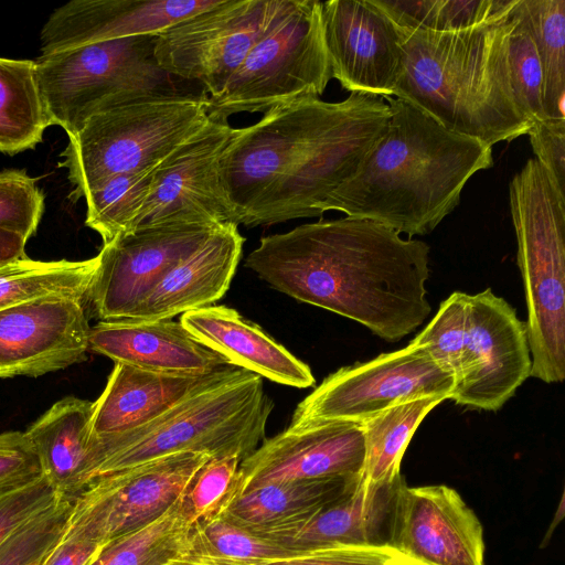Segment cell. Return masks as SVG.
<instances>
[{
  "mask_svg": "<svg viewBox=\"0 0 565 565\" xmlns=\"http://www.w3.org/2000/svg\"><path fill=\"white\" fill-rule=\"evenodd\" d=\"M390 118L382 96L302 97L234 128L220 160L237 225L321 216L320 205L359 170Z\"/></svg>",
  "mask_w": 565,
  "mask_h": 565,
  "instance_id": "1",
  "label": "cell"
},
{
  "mask_svg": "<svg viewBox=\"0 0 565 565\" xmlns=\"http://www.w3.org/2000/svg\"><path fill=\"white\" fill-rule=\"evenodd\" d=\"M429 252L420 239L345 216L262 237L245 266L277 291L396 342L431 311Z\"/></svg>",
  "mask_w": 565,
  "mask_h": 565,
  "instance_id": "2",
  "label": "cell"
},
{
  "mask_svg": "<svg viewBox=\"0 0 565 565\" xmlns=\"http://www.w3.org/2000/svg\"><path fill=\"white\" fill-rule=\"evenodd\" d=\"M383 98L390 118L382 135L319 212L340 211L408 238L426 235L459 204L468 180L493 166L492 148L446 129L401 98Z\"/></svg>",
  "mask_w": 565,
  "mask_h": 565,
  "instance_id": "3",
  "label": "cell"
},
{
  "mask_svg": "<svg viewBox=\"0 0 565 565\" xmlns=\"http://www.w3.org/2000/svg\"><path fill=\"white\" fill-rule=\"evenodd\" d=\"M516 20L513 7L462 31L401 29L403 57L393 96L491 148L526 135L531 124L515 99L508 63Z\"/></svg>",
  "mask_w": 565,
  "mask_h": 565,
  "instance_id": "4",
  "label": "cell"
},
{
  "mask_svg": "<svg viewBox=\"0 0 565 565\" xmlns=\"http://www.w3.org/2000/svg\"><path fill=\"white\" fill-rule=\"evenodd\" d=\"M273 408L263 377L232 366L150 423L125 434L95 437L90 482L181 452L234 456L242 461L264 440Z\"/></svg>",
  "mask_w": 565,
  "mask_h": 565,
  "instance_id": "5",
  "label": "cell"
},
{
  "mask_svg": "<svg viewBox=\"0 0 565 565\" xmlns=\"http://www.w3.org/2000/svg\"><path fill=\"white\" fill-rule=\"evenodd\" d=\"M527 310L531 376L565 379V195L546 169L529 159L509 185Z\"/></svg>",
  "mask_w": 565,
  "mask_h": 565,
  "instance_id": "6",
  "label": "cell"
},
{
  "mask_svg": "<svg viewBox=\"0 0 565 565\" xmlns=\"http://www.w3.org/2000/svg\"><path fill=\"white\" fill-rule=\"evenodd\" d=\"M209 120L202 93L136 98L92 116L61 153L58 163L78 200L104 180L156 167Z\"/></svg>",
  "mask_w": 565,
  "mask_h": 565,
  "instance_id": "7",
  "label": "cell"
},
{
  "mask_svg": "<svg viewBox=\"0 0 565 565\" xmlns=\"http://www.w3.org/2000/svg\"><path fill=\"white\" fill-rule=\"evenodd\" d=\"M156 40L154 34L121 38L34 60L50 125L73 138L100 111L145 96L190 93L158 65Z\"/></svg>",
  "mask_w": 565,
  "mask_h": 565,
  "instance_id": "8",
  "label": "cell"
},
{
  "mask_svg": "<svg viewBox=\"0 0 565 565\" xmlns=\"http://www.w3.org/2000/svg\"><path fill=\"white\" fill-rule=\"evenodd\" d=\"M318 0L291 10L249 51L223 92L209 98V116L265 114L302 97H319L332 78Z\"/></svg>",
  "mask_w": 565,
  "mask_h": 565,
  "instance_id": "9",
  "label": "cell"
},
{
  "mask_svg": "<svg viewBox=\"0 0 565 565\" xmlns=\"http://www.w3.org/2000/svg\"><path fill=\"white\" fill-rule=\"evenodd\" d=\"M454 375L423 344L382 353L328 375L296 407L289 427L324 423L362 424L387 408L426 396L450 399Z\"/></svg>",
  "mask_w": 565,
  "mask_h": 565,
  "instance_id": "10",
  "label": "cell"
},
{
  "mask_svg": "<svg viewBox=\"0 0 565 565\" xmlns=\"http://www.w3.org/2000/svg\"><path fill=\"white\" fill-rule=\"evenodd\" d=\"M296 0H220L157 34L154 57L171 76L218 96L254 45Z\"/></svg>",
  "mask_w": 565,
  "mask_h": 565,
  "instance_id": "11",
  "label": "cell"
},
{
  "mask_svg": "<svg viewBox=\"0 0 565 565\" xmlns=\"http://www.w3.org/2000/svg\"><path fill=\"white\" fill-rule=\"evenodd\" d=\"M211 458L181 452L92 481L72 499L63 537L107 544L149 524L185 495Z\"/></svg>",
  "mask_w": 565,
  "mask_h": 565,
  "instance_id": "12",
  "label": "cell"
},
{
  "mask_svg": "<svg viewBox=\"0 0 565 565\" xmlns=\"http://www.w3.org/2000/svg\"><path fill=\"white\" fill-rule=\"evenodd\" d=\"M218 226L163 223L135 228L103 245L86 297L95 315L100 321L131 318L166 275Z\"/></svg>",
  "mask_w": 565,
  "mask_h": 565,
  "instance_id": "13",
  "label": "cell"
},
{
  "mask_svg": "<svg viewBox=\"0 0 565 565\" xmlns=\"http://www.w3.org/2000/svg\"><path fill=\"white\" fill-rule=\"evenodd\" d=\"M525 322L490 288L467 296L460 375L450 399L461 406L499 411L531 376Z\"/></svg>",
  "mask_w": 565,
  "mask_h": 565,
  "instance_id": "14",
  "label": "cell"
},
{
  "mask_svg": "<svg viewBox=\"0 0 565 565\" xmlns=\"http://www.w3.org/2000/svg\"><path fill=\"white\" fill-rule=\"evenodd\" d=\"M233 132L227 120L209 116L200 130L158 163L130 231L163 223L237 225L220 175V160Z\"/></svg>",
  "mask_w": 565,
  "mask_h": 565,
  "instance_id": "15",
  "label": "cell"
},
{
  "mask_svg": "<svg viewBox=\"0 0 565 565\" xmlns=\"http://www.w3.org/2000/svg\"><path fill=\"white\" fill-rule=\"evenodd\" d=\"M320 18L332 78L350 93L393 96L401 28L373 0L321 1Z\"/></svg>",
  "mask_w": 565,
  "mask_h": 565,
  "instance_id": "16",
  "label": "cell"
},
{
  "mask_svg": "<svg viewBox=\"0 0 565 565\" xmlns=\"http://www.w3.org/2000/svg\"><path fill=\"white\" fill-rule=\"evenodd\" d=\"M364 459L365 436L361 424L288 426L241 461L226 504L245 491L265 484L362 476Z\"/></svg>",
  "mask_w": 565,
  "mask_h": 565,
  "instance_id": "17",
  "label": "cell"
},
{
  "mask_svg": "<svg viewBox=\"0 0 565 565\" xmlns=\"http://www.w3.org/2000/svg\"><path fill=\"white\" fill-rule=\"evenodd\" d=\"M83 300L50 297L0 310V379L38 377L86 359Z\"/></svg>",
  "mask_w": 565,
  "mask_h": 565,
  "instance_id": "18",
  "label": "cell"
},
{
  "mask_svg": "<svg viewBox=\"0 0 565 565\" xmlns=\"http://www.w3.org/2000/svg\"><path fill=\"white\" fill-rule=\"evenodd\" d=\"M392 547L429 565H484L482 525L452 488H399Z\"/></svg>",
  "mask_w": 565,
  "mask_h": 565,
  "instance_id": "19",
  "label": "cell"
},
{
  "mask_svg": "<svg viewBox=\"0 0 565 565\" xmlns=\"http://www.w3.org/2000/svg\"><path fill=\"white\" fill-rule=\"evenodd\" d=\"M218 1L73 0L55 9L44 23L41 55L121 38L157 35Z\"/></svg>",
  "mask_w": 565,
  "mask_h": 565,
  "instance_id": "20",
  "label": "cell"
},
{
  "mask_svg": "<svg viewBox=\"0 0 565 565\" xmlns=\"http://www.w3.org/2000/svg\"><path fill=\"white\" fill-rule=\"evenodd\" d=\"M88 351L161 373L205 375L232 365L172 319L99 321L90 327Z\"/></svg>",
  "mask_w": 565,
  "mask_h": 565,
  "instance_id": "21",
  "label": "cell"
},
{
  "mask_svg": "<svg viewBox=\"0 0 565 565\" xmlns=\"http://www.w3.org/2000/svg\"><path fill=\"white\" fill-rule=\"evenodd\" d=\"M244 241L235 224L215 228L201 246L166 275L129 319H172L212 306L231 285Z\"/></svg>",
  "mask_w": 565,
  "mask_h": 565,
  "instance_id": "22",
  "label": "cell"
},
{
  "mask_svg": "<svg viewBox=\"0 0 565 565\" xmlns=\"http://www.w3.org/2000/svg\"><path fill=\"white\" fill-rule=\"evenodd\" d=\"M180 322L199 342L234 366L292 387L306 388L316 383L306 363L232 308H199L184 312Z\"/></svg>",
  "mask_w": 565,
  "mask_h": 565,
  "instance_id": "23",
  "label": "cell"
},
{
  "mask_svg": "<svg viewBox=\"0 0 565 565\" xmlns=\"http://www.w3.org/2000/svg\"><path fill=\"white\" fill-rule=\"evenodd\" d=\"M232 366L212 374L186 375L115 363L103 393L94 402L92 435L105 438L139 428Z\"/></svg>",
  "mask_w": 565,
  "mask_h": 565,
  "instance_id": "24",
  "label": "cell"
},
{
  "mask_svg": "<svg viewBox=\"0 0 565 565\" xmlns=\"http://www.w3.org/2000/svg\"><path fill=\"white\" fill-rule=\"evenodd\" d=\"M405 481H361L313 515L285 544L296 550L392 547L398 492ZM393 548V547H392Z\"/></svg>",
  "mask_w": 565,
  "mask_h": 565,
  "instance_id": "25",
  "label": "cell"
},
{
  "mask_svg": "<svg viewBox=\"0 0 565 565\" xmlns=\"http://www.w3.org/2000/svg\"><path fill=\"white\" fill-rule=\"evenodd\" d=\"M361 479L362 476H343L252 488L231 500L220 515L285 544L313 515L344 495Z\"/></svg>",
  "mask_w": 565,
  "mask_h": 565,
  "instance_id": "26",
  "label": "cell"
},
{
  "mask_svg": "<svg viewBox=\"0 0 565 565\" xmlns=\"http://www.w3.org/2000/svg\"><path fill=\"white\" fill-rule=\"evenodd\" d=\"M94 402L66 396L53 404L25 433L43 476L62 498L74 499L90 482L96 439L90 431Z\"/></svg>",
  "mask_w": 565,
  "mask_h": 565,
  "instance_id": "27",
  "label": "cell"
},
{
  "mask_svg": "<svg viewBox=\"0 0 565 565\" xmlns=\"http://www.w3.org/2000/svg\"><path fill=\"white\" fill-rule=\"evenodd\" d=\"M49 126L35 62L0 57V152L35 148Z\"/></svg>",
  "mask_w": 565,
  "mask_h": 565,
  "instance_id": "28",
  "label": "cell"
},
{
  "mask_svg": "<svg viewBox=\"0 0 565 565\" xmlns=\"http://www.w3.org/2000/svg\"><path fill=\"white\" fill-rule=\"evenodd\" d=\"M98 256L85 260H35L28 256L0 264V310L50 297H87Z\"/></svg>",
  "mask_w": 565,
  "mask_h": 565,
  "instance_id": "29",
  "label": "cell"
},
{
  "mask_svg": "<svg viewBox=\"0 0 565 565\" xmlns=\"http://www.w3.org/2000/svg\"><path fill=\"white\" fill-rule=\"evenodd\" d=\"M184 497L149 524L108 542L88 565H172L189 558L193 523Z\"/></svg>",
  "mask_w": 565,
  "mask_h": 565,
  "instance_id": "30",
  "label": "cell"
},
{
  "mask_svg": "<svg viewBox=\"0 0 565 565\" xmlns=\"http://www.w3.org/2000/svg\"><path fill=\"white\" fill-rule=\"evenodd\" d=\"M444 401L439 396L407 401L362 423L365 436L362 480L382 483L398 479L401 461L413 435L427 414Z\"/></svg>",
  "mask_w": 565,
  "mask_h": 565,
  "instance_id": "31",
  "label": "cell"
},
{
  "mask_svg": "<svg viewBox=\"0 0 565 565\" xmlns=\"http://www.w3.org/2000/svg\"><path fill=\"white\" fill-rule=\"evenodd\" d=\"M543 71L547 118L565 119V0H519Z\"/></svg>",
  "mask_w": 565,
  "mask_h": 565,
  "instance_id": "32",
  "label": "cell"
},
{
  "mask_svg": "<svg viewBox=\"0 0 565 565\" xmlns=\"http://www.w3.org/2000/svg\"><path fill=\"white\" fill-rule=\"evenodd\" d=\"M518 0H373L402 30L456 32L509 13Z\"/></svg>",
  "mask_w": 565,
  "mask_h": 565,
  "instance_id": "33",
  "label": "cell"
},
{
  "mask_svg": "<svg viewBox=\"0 0 565 565\" xmlns=\"http://www.w3.org/2000/svg\"><path fill=\"white\" fill-rule=\"evenodd\" d=\"M156 167L113 175L85 194V224L100 235L104 245L131 230Z\"/></svg>",
  "mask_w": 565,
  "mask_h": 565,
  "instance_id": "34",
  "label": "cell"
},
{
  "mask_svg": "<svg viewBox=\"0 0 565 565\" xmlns=\"http://www.w3.org/2000/svg\"><path fill=\"white\" fill-rule=\"evenodd\" d=\"M301 551L258 535L222 515L193 525L191 556L249 563L289 557Z\"/></svg>",
  "mask_w": 565,
  "mask_h": 565,
  "instance_id": "35",
  "label": "cell"
},
{
  "mask_svg": "<svg viewBox=\"0 0 565 565\" xmlns=\"http://www.w3.org/2000/svg\"><path fill=\"white\" fill-rule=\"evenodd\" d=\"M72 499L61 498L0 544V565H41L63 537Z\"/></svg>",
  "mask_w": 565,
  "mask_h": 565,
  "instance_id": "36",
  "label": "cell"
},
{
  "mask_svg": "<svg viewBox=\"0 0 565 565\" xmlns=\"http://www.w3.org/2000/svg\"><path fill=\"white\" fill-rule=\"evenodd\" d=\"M514 12L518 20L508 43L510 79L515 99L531 124L547 118L543 107V71L531 31L518 2Z\"/></svg>",
  "mask_w": 565,
  "mask_h": 565,
  "instance_id": "37",
  "label": "cell"
},
{
  "mask_svg": "<svg viewBox=\"0 0 565 565\" xmlns=\"http://www.w3.org/2000/svg\"><path fill=\"white\" fill-rule=\"evenodd\" d=\"M467 296L461 291L452 292L445 299L430 322L413 340L423 344L434 360L455 381L460 375L461 356L466 339Z\"/></svg>",
  "mask_w": 565,
  "mask_h": 565,
  "instance_id": "38",
  "label": "cell"
},
{
  "mask_svg": "<svg viewBox=\"0 0 565 565\" xmlns=\"http://www.w3.org/2000/svg\"><path fill=\"white\" fill-rule=\"evenodd\" d=\"M44 212V194L24 170L0 172V230L26 241L34 235Z\"/></svg>",
  "mask_w": 565,
  "mask_h": 565,
  "instance_id": "39",
  "label": "cell"
},
{
  "mask_svg": "<svg viewBox=\"0 0 565 565\" xmlns=\"http://www.w3.org/2000/svg\"><path fill=\"white\" fill-rule=\"evenodd\" d=\"M241 460L211 458L196 473L184 500L193 525L221 514L234 488Z\"/></svg>",
  "mask_w": 565,
  "mask_h": 565,
  "instance_id": "40",
  "label": "cell"
},
{
  "mask_svg": "<svg viewBox=\"0 0 565 565\" xmlns=\"http://www.w3.org/2000/svg\"><path fill=\"white\" fill-rule=\"evenodd\" d=\"M396 552L392 547L333 546L302 550L289 557L249 563L193 557L206 565H384Z\"/></svg>",
  "mask_w": 565,
  "mask_h": 565,
  "instance_id": "41",
  "label": "cell"
},
{
  "mask_svg": "<svg viewBox=\"0 0 565 565\" xmlns=\"http://www.w3.org/2000/svg\"><path fill=\"white\" fill-rule=\"evenodd\" d=\"M62 497L42 478L0 495V544Z\"/></svg>",
  "mask_w": 565,
  "mask_h": 565,
  "instance_id": "42",
  "label": "cell"
},
{
  "mask_svg": "<svg viewBox=\"0 0 565 565\" xmlns=\"http://www.w3.org/2000/svg\"><path fill=\"white\" fill-rule=\"evenodd\" d=\"M43 477L39 457L25 433L0 434V495Z\"/></svg>",
  "mask_w": 565,
  "mask_h": 565,
  "instance_id": "43",
  "label": "cell"
},
{
  "mask_svg": "<svg viewBox=\"0 0 565 565\" xmlns=\"http://www.w3.org/2000/svg\"><path fill=\"white\" fill-rule=\"evenodd\" d=\"M536 160L565 195V119L545 118L531 122L526 132Z\"/></svg>",
  "mask_w": 565,
  "mask_h": 565,
  "instance_id": "44",
  "label": "cell"
},
{
  "mask_svg": "<svg viewBox=\"0 0 565 565\" xmlns=\"http://www.w3.org/2000/svg\"><path fill=\"white\" fill-rule=\"evenodd\" d=\"M105 545L87 539L62 537L41 565H88Z\"/></svg>",
  "mask_w": 565,
  "mask_h": 565,
  "instance_id": "45",
  "label": "cell"
},
{
  "mask_svg": "<svg viewBox=\"0 0 565 565\" xmlns=\"http://www.w3.org/2000/svg\"><path fill=\"white\" fill-rule=\"evenodd\" d=\"M26 242L17 233L0 230V264L26 256Z\"/></svg>",
  "mask_w": 565,
  "mask_h": 565,
  "instance_id": "46",
  "label": "cell"
},
{
  "mask_svg": "<svg viewBox=\"0 0 565 565\" xmlns=\"http://www.w3.org/2000/svg\"><path fill=\"white\" fill-rule=\"evenodd\" d=\"M384 565H429L405 554L396 552Z\"/></svg>",
  "mask_w": 565,
  "mask_h": 565,
  "instance_id": "47",
  "label": "cell"
},
{
  "mask_svg": "<svg viewBox=\"0 0 565 565\" xmlns=\"http://www.w3.org/2000/svg\"><path fill=\"white\" fill-rule=\"evenodd\" d=\"M172 565H206V564H204L201 561L190 556L189 558H185V559H182V561H178V562L173 563Z\"/></svg>",
  "mask_w": 565,
  "mask_h": 565,
  "instance_id": "48",
  "label": "cell"
}]
</instances>
